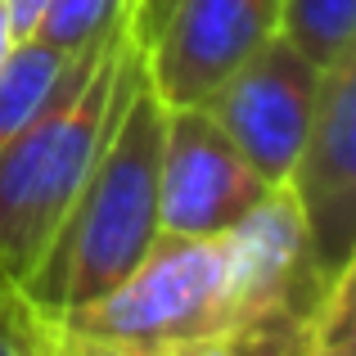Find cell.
I'll return each mask as SVG.
<instances>
[{"mask_svg":"<svg viewBox=\"0 0 356 356\" xmlns=\"http://www.w3.org/2000/svg\"><path fill=\"white\" fill-rule=\"evenodd\" d=\"M226 248V356H307V316L325 289L312 239L284 185H270L257 203L221 230Z\"/></svg>","mask_w":356,"mask_h":356,"instance_id":"277c9868","label":"cell"},{"mask_svg":"<svg viewBox=\"0 0 356 356\" xmlns=\"http://www.w3.org/2000/svg\"><path fill=\"white\" fill-rule=\"evenodd\" d=\"M270 185L230 145L203 104H163L158 145V230L221 235Z\"/></svg>","mask_w":356,"mask_h":356,"instance_id":"52a82bcc","label":"cell"},{"mask_svg":"<svg viewBox=\"0 0 356 356\" xmlns=\"http://www.w3.org/2000/svg\"><path fill=\"white\" fill-rule=\"evenodd\" d=\"M172 5H176V0H127V27H131V36L145 45L149 36L163 27V18L172 14Z\"/></svg>","mask_w":356,"mask_h":356,"instance_id":"4fadbf2b","label":"cell"},{"mask_svg":"<svg viewBox=\"0 0 356 356\" xmlns=\"http://www.w3.org/2000/svg\"><path fill=\"white\" fill-rule=\"evenodd\" d=\"M45 5H50V0H5L14 32H18V36H32V32H36V18L45 14Z\"/></svg>","mask_w":356,"mask_h":356,"instance_id":"5bb4252c","label":"cell"},{"mask_svg":"<svg viewBox=\"0 0 356 356\" xmlns=\"http://www.w3.org/2000/svg\"><path fill=\"white\" fill-rule=\"evenodd\" d=\"M50 321L68 356H226V248L221 235L158 230L149 252L81 307Z\"/></svg>","mask_w":356,"mask_h":356,"instance_id":"3957f363","label":"cell"},{"mask_svg":"<svg viewBox=\"0 0 356 356\" xmlns=\"http://www.w3.org/2000/svg\"><path fill=\"white\" fill-rule=\"evenodd\" d=\"M280 36L330 68L339 54L356 50V0H280Z\"/></svg>","mask_w":356,"mask_h":356,"instance_id":"30bf717a","label":"cell"},{"mask_svg":"<svg viewBox=\"0 0 356 356\" xmlns=\"http://www.w3.org/2000/svg\"><path fill=\"white\" fill-rule=\"evenodd\" d=\"M140 41L127 14L95 41L77 45L59 90L0 149V280L23 284L86 181L127 90Z\"/></svg>","mask_w":356,"mask_h":356,"instance_id":"7a4b0ae2","label":"cell"},{"mask_svg":"<svg viewBox=\"0 0 356 356\" xmlns=\"http://www.w3.org/2000/svg\"><path fill=\"white\" fill-rule=\"evenodd\" d=\"M158 145L163 99L149 86L145 54H136L113 127L86 181L18 284L41 316H59L113 289L158 239Z\"/></svg>","mask_w":356,"mask_h":356,"instance_id":"6da1fadb","label":"cell"},{"mask_svg":"<svg viewBox=\"0 0 356 356\" xmlns=\"http://www.w3.org/2000/svg\"><path fill=\"white\" fill-rule=\"evenodd\" d=\"M321 72L298 45H289L280 32H270L248 59L203 99L217 127L230 136V145L252 163V172L266 185H284L298 149L307 140V127L316 118Z\"/></svg>","mask_w":356,"mask_h":356,"instance_id":"5b68a950","label":"cell"},{"mask_svg":"<svg viewBox=\"0 0 356 356\" xmlns=\"http://www.w3.org/2000/svg\"><path fill=\"white\" fill-rule=\"evenodd\" d=\"M307 356H356V261L325 280L307 316Z\"/></svg>","mask_w":356,"mask_h":356,"instance_id":"8fae6325","label":"cell"},{"mask_svg":"<svg viewBox=\"0 0 356 356\" xmlns=\"http://www.w3.org/2000/svg\"><path fill=\"white\" fill-rule=\"evenodd\" d=\"M14 298H18V289H14V284H9V280H0V312H5V307H9V302H14Z\"/></svg>","mask_w":356,"mask_h":356,"instance_id":"2e32d148","label":"cell"},{"mask_svg":"<svg viewBox=\"0 0 356 356\" xmlns=\"http://www.w3.org/2000/svg\"><path fill=\"white\" fill-rule=\"evenodd\" d=\"M18 41V32H14V23H9V9H5V0H0V63H5V54H9V45Z\"/></svg>","mask_w":356,"mask_h":356,"instance_id":"9a60e30c","label":"cell"},{"mask_svg":"<svg viewBox=\"0 0 356 356\" xmlns=\"http://www.w3.org/2000/svg\"><path fill=\"white\" fill-rule=\"evenodd\" d=\"M122 14H127V0H50L45 14L36 18L32 36L59 50H77V45L95 41L99 32H108Z\"/></svg>","mask_w":356,"mask_h":356,"instance_id":"7c38bea8","label":"cell"},{"mask_svg":"<svg viewBox=\"0 0 356 356\" xmlns=\"http://www.w3.org/2000/svg\"><path fill=\"white\" fill-rule=\"evenodd\" d=\"M72 50L41 41V36H18L0 63V149L18 136L59 90L63 68Z\"/></svg>","mask_w":356,"mask_h":356,"instance_id":"9c48e42d","label":"cell"},{"mask_svg":"<svg viewBox=\"0 0 356 356\" xmlns=\"http://www.w3.org/2000/svg\"><path fill=\"white\" fill-rule=\"evenodd\" d=\"M325 275L356 261V50L321 72L316 118L284 176Z\"/></svg>","mask_w":356,"mask_h":356,"instance_id":"8992f818","label":"cell"},{"mask_svg":"<svg viewBox=\"0 0 356 356\" xmlns=\"http://www.w3.org/2000/svg\"><path fill=\"white\" fill-rule=\"evenodd\" d=\"M280 27V0H176L140 45L163 104H203Z\"/></svg>","mask_w":356,"mask_h":356,"instance_id":"ba28073f","label":"cell"}]
</instances>
